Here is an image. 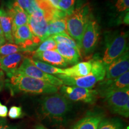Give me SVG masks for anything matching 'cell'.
<instances>
[{
  "mask_svg": "<svg viewBox=\"0 0 129 129\" xmlns=\"http://www.w3.org/2000/svg\"><path fill=\"white\" fill-rule=\"evenodd\" d=\"M7 77L6 85L13 95L19 93L49 94L57 93L59 89L55 85L22 74L14 73Z\"/></svg>",
  "mask_w": 129,
  "mask_h": 129,
  "instance_id": "6da1fadb",
  "label": "cell"
},
{
  "mask_svg": "<svg viewBox=\"0 0 129 129\" xmlns=\"http://www.w3.org/2000/svg\"><path fill=\"white\" fill-rule=\"evenodd\" d=\"M71 101L60 93H53L43 97L40 100V115L50 121L61 122L72 109Z\"/></svg>",
  "mask_w": 129,
  "mask_h": 129,
  "instance_id": "7a4b0ae2",
  "label": "cell"
},
{
  "mask_svg": "<svg viewBox=\"0 0 129 129\" xmlns=\"http://www.w3.org/2000/svg\"><path fill=\"white\" fill-rule=\"evenodd\" d=\"M92 19L91 9L88 3L77 7L67 17V34L76 42L80 50L84 32L88 22Z\"/></svg>",
  "mask_w": 129,
  "mask_h": 129,
  "instance_id": "3957f363",
  "label": "cell"
},
{
  "mask_svg": "<svg viewBox=\"0 0 129 129\" xmlns=\"http://www.w3.org/2000/svg\"><path fill=\"white\" fill-rule=\"evenodd\" d=\"M92 68L91 72L86 76L81 77H70L63 74L56 75V77L60 79L63 84L69 86H76L79 87L92 88L97 83L104 80L106 74V67L102 60L99 59H91Z\"/></svg>",
  "mask_w": 129,
  "mask_h": 129,
  "instance_id": "277c9868",
  "label": "cell"
},
{
  "mask_svg": "<svg viewBox=\"0 0 129 129\" xmlns=\"http://www.w3.org/2000/svg\"><path fill=\"white\" fill-rule=\"evenodd\" d=\"M108 108L112 113L125 118L129 117V88L112 91L104 94Z\"/></svg>",
  "mask_w": 129,
  "mask_h": 129,
  "instance_id": "5b68a950",
  "label": "cell"
},
{
  "mask_svg": "<svg viewBox=\"0 0 129 129\" xmlns=\"http://www.w3.org/2000/svg\"><path fill=\"white\" fill-rule=\"evenodd\" d=\"M14 73H17L22 75L28 76L37 80L43 81L50 84L55 85L58 87H60L63 85V82L60 79L58 78L53 75L45 73L38 68L35 67L30 62L29 57H25L23 62Z\"/></svg>",
  "mask_w": 129,
  "mask_h": 129,
  "instance_id": "8992f818",
  "label": "cell"
},
{
  "mask_svg": "<svg viewBox=\"0 0 129 129\" xmlns=\"http://www.w3.org/2000/svg\"><path fill=\"white\" fill-rule=\"evenodd\" d=\"M127 39V34L122 32L108 42L102 59V62L105 67L121 56L128 49Z\"/></svg>",
  "mask_w": 129,
  "mask_h": 129,
  "instance_id": "52a82bcc",
  "label": "cell"
},
{
  "mask_svg": "<svg viewBox=\"0 0 129 129\" xmlns=\"http://www.w3.org/2000/svg\"><path fill=\"white\" fill-rule=\"evenodd\" d=\"M60 91L69 101L90 104H94L99 96L96 90L65 85L60 87Z\"/></svg>",
  "mask_w": 129,
  "mask_h": 129,
  "instance_id": "ba28073f",
  "label": "cell"
},
{
  "mask_svg": "<svg viewBox=\"0 0 129 129\" xmlns=\"http://www.w3.org/2000/svg\"><path fill=\"white\" fill-rule=\"evenodd\" d=\"M99 35V26L98 22L92 19L86 26L81 41L80 50H83L85 55L93 52L98 43Z\"/></svg>",
  "mask_w": 129,
  "mask_h": 129,
  "instance_id": "9c48e42d",
  "label": "cell"
},
{
  "mask_svg": "<svg viewBox=\"0 0 129 129\" xmlns=\"http://www.w3.org/2000/svg\"><path fill=\"white\" fill-rule=\"evenodd\" d=\"M129 88V72L127 71L121 76L114 79L106 80L104 79L99 82L98 85V95L101 98L106 93L115 90Z\"/></svg>",
  "mask_w": 129,
  "mask_h": 129,
  "instance_id": "30bf717a",
  "label": "cell"
},
{
  "mask_svg": "<svg viewBox=\"0 0 129 129\" xmlns=\"http://www.w3.org/2000/svg\"><path fill=\"white\" fill-rule=\"evenodd\" d=\"M128 69L129 54L127 49L121 56L106 67V74L104 79L111 80L116 78L128 71Z\"/></svg>",
  "mask_w": 129,
  "mask_h": 129,
  "instance_id": "8fae6325",
  "label": "cell"
},
{
  "mask_svg": "<svg viewBox=\"0 0 129 129\" xmlns=\"http://www.w3.org/2000/svg\"><path fill=\"white\" fill-rule=\"evenodd\" d=\"M12 20L13 32L19 27L28 24L29 15L14 0H9L5 8Z\"/></svg>",
  "mask_w": 129,
  "mask_h": 129,
  "instance_id": "7c38bea8",
  "label": "cell"
},
{
  "mask_svg": "<svg viewBox=\"0 0 129 129\" xmlns=\"http://www.w3.org/2000/svg\"><path fill=\"white\" fill-rule=\"evenodd\" d=\"M29 53L19 52L7 56H1L0 63L3 72L6 75H10L14 74L23 62V59L27 57Z\"/></svg>",
  "mask_w": 129,
  "mask_h": 129,
  "instance_id": "4fadbf2b",
  "label": "cell"
},
{
  "mask_svg": "<svg viewBox=\"0 0 129 129\" xmlns=\"http://www.w3.org/2000/svg\"><path fill=\"white\" fill-rule=\"evenodd\" d=\"M30 59L38 60L57 67L64 68L68 65L67 61L62 57L59 53L56 51H46L42 52H32L30 53Z\"/></svg>",
  "mask_w": 129,
  "mask_h": 129,
  "instance_id": "5bb4252c",
  "label": "cell"
},
{
  "mask_svg": "<svg viewBox=\"0 0 129 129\" xmlns=\"http://www.w3.org/2000/svg\"><path fill=\"white\" fill-rule=\"evenodd\" d=\"M28 25L32 33L41 40V42L47 38L48 21L45 17L29 16Z\"/></svg>",
  "mask_w": 129,
  "mask_h": 129,
  "instance_id": "9a60e30c",
  "label": "cell"
},
{
  "mask_svg": "<svg viewBox=\"0 0 129 129\" xmlns=\"http://www.w3.org/2000/svg\"><path fill=\"white\" fill-rule=\"evenodd\" d=\"M104 115L98 112H89L78 121L71 129H98Z\"/></svg>",
  "mask_w": 129,
  "mask_h": 129,
  "instance_id": "2e32d148",
  "label": "cell"
},
{
  "mask_svg": "<svg viewBox=\"0 0 129 129\" xmlns=\"http://www.w3.org/2000/svg\"><path fill=\"white\" fill-rule=\"evenodd\" d=\"M56 51L69 64H75L78 62L80 57V51L78 49L63 44L57 43Z\"/></svg>",
  "mask_w": 129,
  "mask_h": 129,
  "instance_id": "e0dca14e",
  "label": "cell"
},
{
  "mask_svg": "<svg viewBox=\"0 0 129 129\" xmlns=\"http://www.w3.org/2000/svg\"><path fill=\"white\" fill-rule=\"evenodd\" d=\"M92 68V61L77 63L72 67L63 69V74L67 77H81L86 76L91 72Z\"/></svg>",
  "mask_w": 129,
  "mask_h": 129,
  "instance_id": "ac0fdd59",
  "label": "cell"
},
{
  "mask_svg": "<svg viewBox=\"0 0 129 129\" xmlns=\"http://www.w3.org/2000/svg\"><path fill=\"white\" fill-rule=\"evenodd\" d=\"M0 25L6 41L10 43H14L12 18L3 6L0 7Z\"/></svg>",
  "mask_w": 129,
  "mask_h": 129,
  "instance_id": "d6986e66",
  "label": "cell"
},
{
  "mask_svg": "<svg viewBox=\"0 0 129 129\" xmlns=\"http://www.w3.org/2000/svg\"><path fill=\"white\" fill-rule=\"evenodd\" d=\"M62 33H67V17H57L48 22L47 38Z\"/></svg>",
  "mask_w": 129,
  "mask_h": 129,
  "instance_id": "ffe728a7",
  "label": "cell"
},
{
  "mask_svg": "<svg viewBox=\"0 0 129 129\" xmlns=\"http://www.w3.org/2000/svg\"><path fill=\"white\" fill-rule=\"evenodd\" d=\"M30 60L35 67L45 73L55 75H58V74H63V71L60 68L54 67V66L51 65L47 63L42 62V61L38 60H35V59H30Z\"/></svg>",
  "mask_w": 129,
  "mask_h": 129,
  "instance_id": "44dd1931",
  "label": "cell"
},
{
  "mask_svg": "<svg viewBox=\"0 0 129 129\" xmlns=\"http://www.w3.org/2000/svg\"><path fill=\"white\" fill-rule=\"evenodd\" d=\"M98 129H124L122 121L118 118L102 119Z\"/></svg>",
  "mask_w": 129,
  "mask_h": 129,
  "instance_id": "7402d4cb",
  "label": "cell"
},
{
  "mask_svg": "<svg viewBox=\"0 0 129 129\" xmlns=\"http://www.w3.org/2000/svg\"><path fill=\"white\" fill-rule=\"evenodd\" d=\"M50 37L52 38L57 43H63V44L71 46L80 51V48L78 47L76 42L74 41L71 37H69V35L67 33L59 34L54 35Z\"/></svg>",
  "mask_w": 129,
  "mask_h": 129,
  "instance_id": "603a6c76",
  "label": "cell"
},
{
  "mask_svg": "<svg viewBox=\"0 0 129 129\" xmlns=\"http://www.w3.org/2000/svg\"><path fill=\"white\" fill-rule=\"evenodd\" d=\"M19 52H25V51L20 46L13 43L5 44L0 47V55H2L3 56Z\"/></svg>",
  "mask_w": 129,
  "mask_h": 129,
  "instance_id": "cb8c5ba5",
  "label": "cell"
},
{
  "mask_svg": "<svg viewBox=\"0 0 129 129\" xmlns=\"http://www.w3.org/2000/svg\"><path fill=\"white\" fill-rule=\"evenodd\" d=\"M57 43L50 37L46 38L41 42L37 47V48L33 52H42L46 51H56Z\"/></svg>",
  "mask_w": 129,
  "mask_h": 129,
  "instance_id": "d4e9b609",
  "label": "cell"
},
{
  "mask_svg": "<svg viewBox=\"0 0 129 129\" xmlns=\"http://www.w3.org/2000/svg\"><path fill=\"white\" fill-rule=\"evenodd\" d=\"M76 1L77 0H59L58 7L59 9L65 13L68 16L73 12Z\"/></svg>",
  "mask_w": 129,
  "mask_h": 129,
  "instance_id": "484cf974",
  "label": "cell"
},
{
  "mask_svg": "<svg viewBox=\"0 0 129 129\" xmlns=\"http://www.w3.org/2000/svg\"><path fill=\"white\" fill-rule=\"evenodd\" d=\"M23 115L22 108L21 106H13L8 111V116L12 119H18Z\"/></svg>",
  "mask_w": 129,
  "mask_h": 129,
  "instance_id": "4316f807",
  "label": "cell"
},
{
  "mask_svg": "<svg viewBox=\"0 0 129 129\" xmlns=\"http://www.w3.org/2000/svg\"><path fill=\"white\" fill-rule=\"evenodd\" d=\"M116 9L119 12L128 11L129 0H117L115 4Z\"/></svg>",
  "mask_w": 129,
  "mask_h": 129,
  "instance_id": "83f0119b",
  "label": "cell"
},
{
  "mask_svg": "<svg viewBox=\"0 0 129 129\" xmlns=\"http://www.w3.org/2000/svg\"><path fill=\"white\" fill-rule=\"evenodd\" d=\"M0 129H20L18 126L10 124L6 119L0 118Z\"/></svg>",
  "mask_w": 129,
  "mask_h": 129,
  "instance_id": "f1b7e54d",
  "label": "cell"
},
{
  "mask_svg": "<svg viewBox=\"0 0 129 129\" xmlns=\"http://www.w3.org/2000/svg\"><path fill=\"white\" fill-rule=\"evenodd\" d=\"M14 1L17 3L19 7L24 10L26 12L29 8L30 0H14Z\"/></svg>",
  "mask_w": 129,
  "mask_h": 129,
  "instance_id": "f546056e",
  "label": "cell"
},
{
  "mask_svg": "<svg viewBox=\"0 0 129 129\" xmlns=\"http://www.w3.org/2000/svg\"><path fill=\"white\" fill-rule=\"evenodd\" d=\"M8 111L9 110H8L7 106L2 104L0 102V118H5L6 117H7L8 115Z\"/></svg>",
  "mask_w": 129,
  "mask_h": 129,
  "instance_id": "4dcf8cb0",
  "label": "cell"
},
{
  "mask_svg": "<svg viewBox=\"0 0 129 129\" xmlns=\"http://www.w3.org/2000/svg\"><path fill=\"white\" fill-rule=\"evenodd\" d=\"M47 1H48V3H50L54 7L56 8V9H59L58 7V3H59V0H46Z\"/></svg>",
  "mask_w": 129,
  "mask_h": 129,
  "instance_id": "1f68e13d",
  "label": "cell"
},
{
  "mask_svg": "<svg viewBox=\"0 0 129 129\" xmlns=\"http://www.w3.org/2000/svg\"><path fill=\"white\" fill-rule=\"evenodd\" d=\"M5 84L4 76H0V91L3 90Z\"/></svg>",
  "mask_w": 129,
  "mask_h": 129,
  "instance_id": "d6a6232c",
  "label": "cell"
},
{
  "mask_svg": "<svg viewBox=\"0 0 129 129\" xmlns=\"http://www.w3.org/2000/svg\"><path fill=\"white\" fill-rule=\"evenodd\" d=\"M128 12H127V13L125 14L124 17V23L126 25H128Z\"/></svg>",
  "mask_w": 129,
  "mask_h": 129,
  "instance_id": "836d02e7",
  "label": "cell"
},
{
  "mask_svg": "<svg viewBox=\"0 0 129 129\" xmlns=\"http://www.w3.org/2000/svg\"><path fill=\"white\" fill-rule=\"evenodd\" d=\"M6 40L5 39L4 37L0 36V47L6 44Z\"/></svg>",
  "mask_w": 129,
  "mask_h": 129,
  "instance_id": "e575fe53",
  "label": "cell"
},
{
  "mask_svg": "<svg viewBox=\"0 0 129 129\" xmlns=\"http://www.w3.org/2000/svg\"><path fill=\"white\" fill-rule=\"evenodd\" d=\"M35 129H48L47 128H46L44 126H43V125H37L36 127V128Z\"/></svg>",
  "mask_w": 129,
  "mask_h": 129,
  "instance_id": "d590c367",
  "label": "cell"
},
{
  "mask_svg": "<svg viewBox=\"0 0 129 129\" xmlns=\"http://www.w3.org/2000/svg\"><path fill=\"white\" fill-rule=\"evenodd\" d=\"M0 58H1V56H0ZM0 76H4V72H3L1 67V63H0Z\"/></svg>",
  "mask_w": 129,
  "mask_h": 129,
  "instance_id": "8d00e7d4",
  "label": "cell"
},
{
  "mask_svg": "<svg viewBox=\"0 0 129 129\" xmlns=\"http://www.w3.org/2000/svg\"><path fill=\"white\" fill-rule=\"evenodd\" d=\"M0 36L1 37H4V34H3V30H2V29H1V25H0Z\"/></svg>",
  "mask_w": 129,
  "mask_h": 129,
  "instance_id": "74e56055",
  "label": "cell"
}]
</instances>
